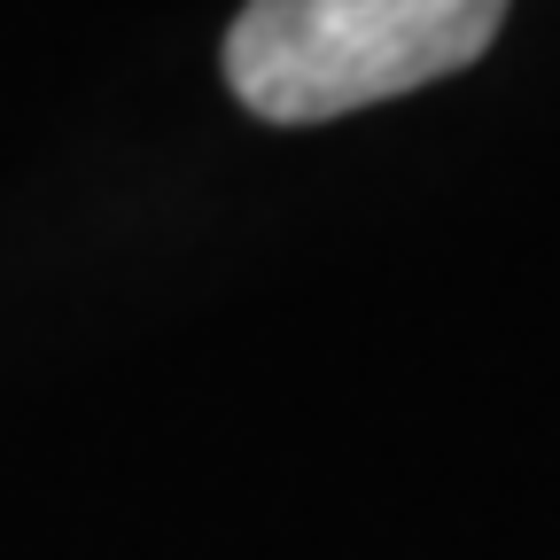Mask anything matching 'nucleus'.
Segmentation results:
<instances>
[{"label":"nucleus","instance_id":"1","mask_svg":"<svg viewBox=\"0 0 560 560\" xmlns=\"http://www.w3.org/2000/svg\"><path fill=\"white\" fill-rule=\"evenodd\" d=\"M506 0H249L226 32V86L265 125H319L467 70Z\"/></svg>","mask_w":560,"mask_h":560}]
</instances>
